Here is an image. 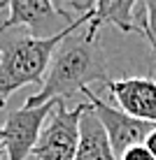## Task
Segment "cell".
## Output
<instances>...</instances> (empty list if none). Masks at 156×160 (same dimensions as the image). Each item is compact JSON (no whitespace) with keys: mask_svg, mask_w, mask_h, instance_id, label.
<instances>
[{"mask_svg":"<svg viewBox=\"0 0 156 160\" xmlns=\"http://www.w3.org/2000/svg\"><path fill=\"white\" fill-rule=\"evenodd\" d=\"M137 2L135 0H98L93 2V16L89 21L84 35L89 40H98V30L103 26H116L124 32H140L135 21Z\"/></svg>","mask_w":156,"mask_h":160,"instance_id":"obj_8","label":"cell"},{"mask_svg":"<svg viewBox=\"0 0 156 160\" xmlns=\"http://www.w3.org/2000/svg\"><path fill=\"white\" fill-rule=\"evenodd\" d=\"M140 16H135L140 23H137V28L144 37H147V42L152 44L154 49V56H156V0H147V2L140 5Z\"/></svg>","mask_w":156,"mask_h":160,"instance_id":"obj_10","label":"cell"},{"mask_svg":"<svg viewBox=\"0 0 156 160\" xmlns=\"http://www.w3.org/2000/svg\"><path fill=\"white\" fill-rule=\"evenodd\" d=\"M7 9H9V16L0 23V30L21 26V28L30 30V37L42 40V37L58 35L61 30H56V23L61 19L70 26L68 14L58 7V2H47V0H12L7 5Z\"/></svg>","mask_w":156,"mask_h":160,"instance_id":"obj_6","label":"cell"},{"mask_svg":"<svg viewBox=\"0 0 156 160\" xmlns=\"http://www.w3.org/2000/svg\"><path fill=\"white\" fill-rule=\"evenodd\" d=\"M107 84V60L98 40H89L79 30L72 32L51 58L44 84L37 93L26 98V107H42L58 102L75 93H84L89 84Z\"/></svg>","mask_w":156,"mask_h":160,"instance_id":"obj_1","label":"cell"},{"mask_svg":"<svg viewBox=\"0 0 156 160\" xmlns=\"http://www.w3.org/2000/svg\"><path fill=\"white\" fill-rule=\"evenodd\" d=\"M110 95L121 107V112L133 118L147 121L156 125V81L149 77H126V79H110Z\"/></svg>","mask_w":156,"mask_h":160,"instance_id":"obj_7","label":"cell"},{"mask_svg":"<svg viewBox=\"0 0 156 160\" xmlns=\"http://www.w3.org/2000/svg\"><path fill=\"white\" fill-rule=\"evenodd\" d=\"M56 109V102L42 107H19L0 125V148L7 151L9 160H28L33 156L47 116Z\"/></svg>","mask_w":156,"mask_h":160,"instance_id":"obj_4","label":"cell"},{"mask_svg":"<svg viewBox=\"0 0 156 160\" xmlns=\"http://www.w3.org/2000/svg\"><path fill=\"white\" fill-rule=\"evenodd\" d=\"M0 160H3V148H0Z\"/></svg>","mask_w":156,"mask_h":160,"instance_id":"obj_14","label":"cell"},{"mask_svg":"<svg viewBox=\"0 0 156 160\" xmlns=\"http://www.w3.org/2000/svg\"><path fill=\"white\" fill-rule=\"evenodd\" d=\"M84 95H86L89 104H91L93 114L98 116V121L103 123L105 132H107L110 144H112V151H114L116 158H121L128 148L144 144L147 137L156 130L154 123H147V121H140V118H133V116H128V114H124L121 109L110 107L107 102L100 100L96 93L89 91V88L84 91Z\"/></svg>","mask_w":156,"mask_h":160,"instance_id":"obj_5","label":"cell"},{"mask_svg":"<svg viewBox=\"0 0 156 160\" xmlns=\"http://www.w3.org/2000/svg\"><path fill=\"white\" fill-rule=\"evenodd\" d=\"M89 102L68 109L63 100L56 102L49 123L42 128L40 139L33 148V160H75L79 144V118Z\"/></svg>","mask_w":156,"mask_h":160,"instance_id":"obj_3","label":"cell"},{"mask_svg":"<svg viewBox=\"0 0 156 160\" xmlns=\"http://www.w3.org/2000/svg\"><path fill=\"white\" fill-rule=\"evenodd\" d=\"M144 146H147V151L152 153V156L156 158V130L152 132V135L147 137V142H144Z\"/></svg>","mask_w":156,"mask_h":160,"instance_id":"obj_12","label":"cell"},{"mask_svg":"<svg viewBox=\"0 0 156 160\" xmlns=\"http://www.w3.org/2000/svg\"><path fill=\"white\" fill-rule=\"evenodd\" d=\"M7 5H9V2H0V12H3V9H7Z\"/></svg>","mask_w":156,"mask_h":160,"instance_id":"obj_13","label":"cell"},{"mask_svg":"<svg viewBox=\"0 0 156 160\" xmlns=\"http://www.w3.org/2000/svg\"><path fill=\"white\" fill-rule=\"evenodd\" d=\"M75 160H119L114 156L110 137L98 116L93 114L91 104L79 118V144H77Z\"/></svg>","mask_w":156,"mask_h":160,"instance_id":"obj_9","label":"cell"},{"mask_svg":"<svg viewBox=\"0 0 156 160\" xmlns=\"http://www.w3.org/2000/svg\"><path fill=\"white\" fill-rule=\"evenodd\" d=\"M91 16H93V7L91 12L79 16L75 23H70L68 28H63L58 35H51V37L37 40L30 35H16L5 40V44L0 47V107H5L7 100L21 86L35 84L42 88L56 49L72 32L89 26Z\"/></svg>","mask_w":156,"mask_h":160,"instance_id":"obj_2","label":"cell"},{"mask_svg":"<svg viewBox=\"0 0 156 160\" xmlns=\"http://www.w3.org/2000/svg\"><path fill=\"white\" fill-rule=\"evenodd\" d=\"M119 160H156L152 153L147 151V146L140 144V146H133V148H128V151L121 156Z\"/></svg>","mask_w":156,"mask_h":160,"instance_id":"obj_11","label":"cell"}]
</instances>
